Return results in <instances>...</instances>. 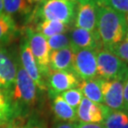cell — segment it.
<instances>
[{
	"mask_svg": "<svg viewBox=\"0 0 128 128\" xmlns=\"http://www.w3.org/2000/svg\"><path fill=\"white\" fill-rule=\"evenodd\" d=\"M63 98V99L75 111L80 106L81 101L83 99V94L78 88H72L67 91H64L60 94Z\"/></svg>",
	"mask_w": 128,
	"mask_h": 128,
	"instance_id": "cell-25",
	"label": "cell"
},
{
	"mask_svg": "<svg viewBox=\"0 0 128 128\" xmlns=\"http://www.w3.org/2000/svg\"><path fill=\"white\" fill-rule=\"evenodd\" d=\"M53 128H75V123H71V122H58Z\"/></svg>",
	"mask_w": 128,
	"mask_h": 128,
	"instance_id": "cell-29",
	"label": "cell"
},
{
	"mask_svg": "<svg viewBox=\"0 0 128 128\" xmlns=\"http://www.w3.org/2000/svg\"><path fill=\"white\" fill-rule=\"evenodd\" d=\"M0 128H11V127L8 126H2V127H0Z\"/></svg>",
	"mask_w": 128,
	"mask_h": 128,
	"instance_id": "cell-32",
	"label": "cell"
},
{
	"mask_svg": "<svg viewBox=\"0 0 128 128\" xmlns=\"http://www.w3.org/2000/svg\"><path fill=\"white\" fill-rule=\"evenodd\" d=\"M123 101H124V111L128 112V78L124 82Z\"/></svg>",
	"mask_w": 128,
	"mask_h": 128,
	"instance_id": "cell-27",
	"label": "cell"
},
{
	"mask_svg": "<svg viewBox=\"0 0 128 128\" xmlns=\"http://www.w3.org/2000/svg\"><path fill=\"white\" fill-rule=\"evenodd\" d=\"M25 33L29 47L35 57L40 74L43 78H46L50 72L49 68V61L51 51L48 46L47 40L32 28H26Z\"/></svg>",
	"mask_w": 128,
	"mask_h": 128,
	"instance_id": "cell-5",
	"label": "cell"
},
{
	"mask_svg": "<svg viewBox=\"0 0 128 128\" xmlns=\"http://www.w3.org/2000/svg\"><path fill=\"white\" fill-rule=\"evenodd\" d=\"M70 40L74 52L78 50H94L102 49V44L97 31L88 32L86 30L74 28L70 33Z\"/></svg>",
	"mask_w": 128,
	"mask_h": 128,
	"instance_id": "cell-12",
	"label": "cell"
},
{
	"mask_svg": "<svg viewBox=\"0 0 128 128\" xmlns=\"http://www.w3.org/2000/svg\"><path fill=\"white\" fill-rule=\"evenodd\" d=\"M97 51L84 49L74 52L71 72L78 80H88L97 78Z\"/></svg>",
	"mask_w": 128,
	"mask_h": 128,
	"instance_id": "cell-6",
	"label": "cell"
},
{
	"mask_svg": "<svg viewBox=\"0 0 128 128\" xmlns=\"http://www.w3.org/2000/svg\"><path fill=\"white\" fill-rule=\"evenodd\" d=\"M78 87L82 92L83 96H84V98H86L87 99L95 103H98V104L103 103L102 94L97 78L81 80L80 81Z\"/></svg>",
	"mask_w": 128,
	"mask_h": 128,
	"instance_id": "cell-19",
	"label": "cell"
},
{
	"mask_svg": "<svg viewBox=\"0 0 128 128\" xmlns=\"http://www.w3.org/2000/svg\"><path fill=\"white\" fill-rule=\"evenodd\" d=\"M20 63L23 70L29 75V77L36 84L37 88H39L40 90H46V84L44 78L40 74L39 68H38L33 54L29 47L26 38H23L21 42Z\"/></svg>",
	"mask_w": 128,
	"mask_h": 128,
	"instance_id": "cell-10",
	"label": "cell"
},
{
	"mask_svg": "<svg viewBox=\"0 0 128 128\" xmlns=\"http://www.w3.org/2000/svg\"><path fill=\"white\" fill-rule=\"evenodd\" d=\"M46 40H47L48 46L51 51L71 47L70 37L65 33L56 35L51 37L46 38Z\"/></svg>",
	"mask_w": 128,
	"mask_h": 128,
	"instance_id": "cell-23",
	"label": "cell"
},
{
	"mask_svg": "<svg viewBox=\"0 0 128 128\" xmlns=\"http://www.w3.org/2000/svg\"><path fill=\"white\" fill-rule=\"evenodd\" d=\"M97 7L95 0H86L78 4L74 28L88 32L97 31Z\"/></svg>",
	"mask_w": 128,
	"mask_h": 128,
	"instance_id": "cell-11",
	"label": "cell"
},
{
	"mask_svg": "<svg viewBox=\"0 0 128 128\" xmlns=\"http://www.w3.org/2000/svg\"><path fill=\"white\" fill-rule=\"evenodd\" d=\"M33 30L42 34L44 37L49 38L67 32L70 30V26L58 21H40L36 23V26Z\"/></svg>",
	"mask_w": 128,
	"mask_h": 128,
	"instance_id": "cell-18",
	"label": "cell"
},
{
	"mask_svg": "<svg viewBox=\"0 0 128 128\" xmlns=\"http://www.w3.org/2000/svg\"><path fill=\"white\" fill-rule=\"evenodd\" d=\"M77 4L65 0H42L36 5L30 21H58L70 26L74 23Z\"/></svg>",
	"mask_w": 128,
	"mask_h": 128,
	"instance_id": "cell-3",
	"label": "cell"
},
{
	"mask_svg": "<svg viewBox=\"0 0 128 128\" xmlns=\"http://www.w3.org/2000/svg\"><path fill=\"white\" fill-rule=\"evenodd\" d=\"M97 32L102 49L122 42L128 31L126 16L105 6L97 5Z\"/></svg>",
	"mask_w": 128,
	"mask_h": 128,
	"instance_id": "cell-1",
	"label": "cell"
},
{
	"mask_svg": "<svg viewBox=\"0 0 128 128\" xmlns=\"http://www.w3.org/2000/svg\"><path fill=\"white\" fill-rule=\"evenodd\" d=\"M97 77L106 80L125 82L128 78V64L109 51H97Z\"/></svg>",
	"mask_w": 128,
	"mask_h": 128,
	"instance_id": "cell-4",
	"label": "cell"
},
{
	"mask_svg": "<svg viewBox=\"0 0 128 128\" xmlns=\"http://www.w3.org/2000/svg\"><path fill=\"white\" fill-rule=\"evenodd\" d=\"M97 5L105 6L118 12L128 15V0H95Z\"/></svg>",
	"mask_w": 128,
	"mask_h": 128,
	"instance_id": "cell-26",
	"label": "cell"
},
{
	"mask_svg": "<svg viewBox=\"0 0 128 128\" xmlns=\"http://www.w3.org/2000/svg\"><path fill=\"white\" fill-rule=\"evenodd\" d=\"M78 121L83 123H102L103 121V104H98L83 98L76 109Z\"/></svg>",
	"mask_w": 128,
	"mask_h": 128,
	"instance_id": "cell-13",
	"label": "cell"
},
{
	"mask_svg": "<svg viewBox=\"0 0 128 128\" xmlns=\"http://www.w3.org/2000/svg\"><path fill=\"white\" fill-rule=\"evenodd\" d=\"M80 80L71 71H50L46 77V89L50 98H55L69 89L75 88Z\"/></svg>",
	"mask_w": 128,
	"mask_h": 128,
	"instance_id": "cell-8",
	"label": "cell"
},
{
	"mask_svg": "<svg viewBox=\"0 0 128 128\" xmlns=\"http://www.w3.org/2000/svg\"><path fill=\"white\" fill-rule=\"evenodd\" d=\"M4 12L13 16H28L33 10V5L28 0H2Z\"/></svg>",
	"mask_w": 128,
	"mask_h": 128,
	"instance_id": "cell-17",
	"label": "cell"
},
{
	"mask_svg": "<svg viewBox=\"0 0 128 128\" xmlns=\"http://www.w3.org/2000/svg\"><path fill=\"white\" fill-rule=\"evenodd\" d=\"M17 30V25L12 17L5 13L0 15V46L12 39Z\"/></svg>",
	"mask_w": 128,
	"mask_h": 128,
	"instance_id": "cell-20",
	"label": "cell"
},
{
	"mask_svg": "<svg viewBox=\"0 0 128 128\" xmlns=\"http://www.w3.org/2000/svg\"><path fill=\"white\" fill-rule=\"evenodd\" d=\"M103 98L105 106L112 110L124 111V82L119 80H106L96 78Z\"/></svg>",
	"mask_w": 128,
	"mask_h": 128,
	"instance_id": "cell-9",
	"label": "cell"
},
{
	"mask_svg": "<svg viewBox=\"0 0 128 128\" xmlns=\"http://www.w3.org/2000/svg\"><path fill=\"white\" fill-rule=\"evenodd\" d=\"M11 128H46V123L36 116H17L8 125Z\"/></svg>",
	"mask_w": 128,
	"mask_h": 128,
	"instance_id": "cell-21",
	"label": "cell"
},
{
	"mask_svg": "<svg viewBox=\"0 0 128 128\" xmlns=\"http://www.w3.org/2000/svg\"><path fill=\"white\" fill-rule=\"evenodd\" d=\"M104 128H128V112L125 111L112 110L103 105Z\"/></svg>",
	"mask_w": 128,
	"mask_h": 128,
	"instance_id": "cell-15",
	"label": "cell"
},
{
	"mask_svg": "<svg viewBox=\"0 0 128 128\" xmlns=\"http://www.w3.org/2000/svg\"><path fill=\"white\" fill-rule=\"evenodd\" d=\"M14 118V112L8 98L0 90V127L8 126Z\"/></svg>",
	"mask_w": 128,
	"mask_h": 128,
	"instance_id": "cell-22",
	"label": "cell"
},
{
	"mask_svg": "<svg viewBox=\"0 0 128 128\" xmlns=\"http://www.w3.org/2000/svg\"><path fill=\"white\" fill-rule=\"evenodd\" d=\"M17 77V60L8 50L0 46V90L7 98L14 88Z\"/></svg>",
	"mask_w": 128,
	"mask_h": 128,
	"instance_id": "cell-7",
	"label": "cell"
},
{
	"mask_svg": "<svg viewBox=\"0 0 128 128\" xmlns=\"http://www.w3.org/2000/svg\"><path fill=\"white\" fill-rule=\"evenodd\" d=\"M65 1H68V2H74V4H80V2H83L86 0H65Z\"/></svg>",
	"mask_w": 128,
	"mask_h": 128,
	"instance_id": "cell-30",
	"label": "cell"
},
{
	"mask_svg": "<svg viewBox=\"0 0 128 128\" xmlns=\"http://www.w3.org/2000/svg\"><path fill=\"white\" fill-rule=\"evenodd\" d=\"M14 112V118L26 116L28 110L36 103L37 87L29 77L21 63L17 60V77L14 88L8 97ZM13 118V119H14Z\"/></svg>",
	"mask_w": 128,
	"mask_h": 128,
	"instance_id": "cell-2",
	"label": "cell"
},
{
	"mask_svg": "<svg viewBox=\"0 0 128 128\" xmlns=\"http://www.w3.org/2000/svg\"><path fill=\"white\" fill-rule=\"evenodd\" d=\"M75 128H104L102 123H75Z\"/></svg>",
	"mask_w": 128,
	"mask_h": 128,
	"instance_id": "cell-28",
	"label": "cell"
},
{
	"mask_svg": "<svg viewBox=\"0 0 128 128\" xmlns=\"http://www.w3.org/2000/svg\"><path fill=\"white\" fill-rule=\"evenodd\" d=\"M52 111L56 119L59 121L71 123H74L78 121L76 111L65 102L60 95H58L53 98Z\"/></svg>",
	"mask_w": 128,
	"mask_h": 128,
	"instance_id": "cell-16",
	"label": "cell"
},
{
	"mask_svg": "<svg viewBox=\"0 0 128 128\" xmlns=\"http://www.w3.org/2000/svg\"><path fill=\"white\" fill-rule=\"evenodd\" d=\"M106 50L115 55L120 60L128 64V31L122 42L111 46Z\"/></svg>",
	"mask_w": 128,
	"mask_h": 128,
	"instance_id": "cell-24",
	"label": "cell"
},
{
	"mask_svg": "<svg viewBox=\"0 0 128 128\" xmlns=\"http://www.w3.org/2000/svg\"><path fill=\"white\" fill-rule=\"evenodd\" d=\"M74 52L71 47L52 50L50 54L49 68L50 71H71Z\"/></svg>",
	"mask_w": 128,
	"mask_h": 128,
	"instance_id": "cell-14",
	"label": "cell"
},
{
	"mask_svg": "<svg viewBox=\"0 0 128 128\" xmlns=\"http://www.w3.org/2000/svg\"><path fill=\"white\" fill-rule=\"evenodd\" d=\"M4 12V7H2V0H0V15Z\"/></svg>",
	"mask_w": 128,
	"mask_h": 128,
	"instance_id": "cell-31",
	"label": "cell"
}]
</instances>
